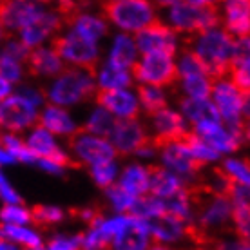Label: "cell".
I'll list each match as a JSON object with an SVG mask.
<instances>
[{
	"label": "cell",
	"instance_id": "cell-1",
	"mask_svg": "<svg viewBox=\"0 0 250 250\" xmlns=\"http://www.w3.org/2000/svg\"><path fill=\"white\" fill-rule=\"evenodd\" d=\"M156 7H167V24L176 33H183L192 38L196 35L219 27L223 22L221 9L216 2L207 0H178L160 2Z\"/></svg>",
	"mask_w": 250,
	"mask_h": 250
},
{
	"label": "cell",
	"instance_id": "cell-2",
	"mask_svg": "<svg viewBox=\"0 0 250 250\" xmlns=\"http://www.w3.org/2000/svg\"><path fill=\"white\" fill-rule=\"evenodd\" d=\"M187 47L198 57L212 80L227 78L234 62V37L221 25L196 35L187 42Z\"/></svg>",
	"mask_w": 250,
	"mask_h": 250
},
{
	"label": "cell",
	"instance_id": "cell-3",
	"mask_svg": "<svg viewBox=\"0 0 250 250\" xmlns=\"http://www.w3.org/2000/svg\"><path fill=\"white\" fill-rule=\"evenodd\" d=\"M96 93H98L96 73L76 67H67L62 75L51 80L45 89L49 104L63 109L85 104L91 98H96Z\"/></svg>",
	"mask_w": 250,
	"mask_h": 250
},
{
	"label": "cell",
	"instance_id": "cell-4",
	"mask_svg": "<svg viewBox=\"0 0 250 250\" xmlns=\"http://www.w3.org/2000/svg\"><path fill=\"white\" fill-rule=\"evenodd\" d=\"M100 7L109 24L127 35H138L158 20L156 6L147 0H111L100 4Z\"/></svg>",
	"mask_w": 250,
	"mask_h": 250
},
{
	"label": "cell",
	"instance_id": "cell-5",
	"mask_svg": "<svg viewBox=\"0 0 250 250\" xmlns=\"http://www.w3.org/2000/svg\"><path fill=\"white\" fill-rule=\"evenodd\" d=\"M53 47L57 49L63 62L73 65L76 69H85L91 73H96L100 67V45L98 42H91L87 38L75 35V33H65L53 38Z\"/></svg>",
	"mask_w": 250,
	"mask_h": 250
},
{
	"label": "cell",
	"instance_id": "cell-6",
	"mask_svg": "<svg viewBox=\"0 0 250 250\" xmlns=\"http://www.w3.org/2000/svg\"><path fill=\"white\" fill-rule=\"evenodd\" d=\"M134 80L142 85L167 87L178 82V60L167 53L142 55L132 69Z\"/></svg>",
	"mask_w": 250,
	"mask_h": 250
},
{
	"label": "cell",
	"instance_id": "cell-7",
	"mask_svg": "<svg viewBox=\"0 0 250 250\" xmlns=\"http://www.w3.org/2000/svg\"><path fill=\"white\" fill-rule=\"evenodd\" d=\"M69 154L71 158L80 165L85 167H94L105 162H114V158L118 156V152L111 144L109 138H100L89 134L83 129H80L78 134L69 140Z\"/></svg>",
	"mask_w": 250,
	"mask_h": 250
},
{
	"label": "cell",
	"instance_id": "cell-8",
	"mask_svg": "<svg viewBox=\"0 0 250 250\" xmlns=\"http://www.w3.org/2000/svg\"><path fill=\"white\" fill-rule=\"evenodd\" d=\"M160 160L165 169H169L170 172L178 174L182 180L188 183V185H198L200 180L201 169L205 167L198 158L192 154V150L188 149V145L185 144V140L182 142H172L160 147Z\"/></svg>",
	"mask_w": 250,
	"mask_h": 250
},
{
	"label": "cell",
	"instance_id": "cell-9",
	"mask_svg": "<svg viewBox=\"0 0 250 250\" xmlns=\"http://www.w3.org/2000/svg\"><path fill=\"white\" fill-rule=\"evenodd\" d=\"M243 96L245 93L230 78H221L214 82L212 102L218 107L223 124L229 127H245Z\"/></svg>",
	"mask_w": 250,
	"mask_h": 250
},
{
	"label": "cell",
	"instance_id": "cell-10",
	"mask_svg": "<svg viewBox=\"0 0 250 250\" xmlns=\"http://www.w3.org/2000/svg\"><path fill=\"white\" fill-rule=\"evenodd\" d=\"M47 11V6L42 2H29V0H9L2 2V11H0V20H2V29L4 37L19 35L24 27L31 25L35 20H38Z\"/></svg>",
	"mask_w": 250,
	"mask_h": 250
},
{
	"label": "cell",
	"instance_id": "cell-11",
	"mask_svg": "<svg viewBox=\"0 0 250 250\" xmlns=\"http://www.w3.org/2000/svg\"><path fill=\"white\" fill-rule=\"evenodd\" d=\"M38 118L40 113L35 105H31L27 100H24L22 96L17 93H13L9 98L2 100L0 105V122L2 127L7 132H24L27 129H33L38 125Z\"/></svg>",
	"mask_w": 250,
	"mask_h": 250
},
{
	"label": "cell",
	"instance_id": "cell-12",
	"mask_svg": "<svg viewBox=\"0 0 250 250\" xmlns=\"http://www.w3.org/2000/svg\"><path fill=\"white\" fill-rule=\"evenodd\" d=\"M140 55H150V53H167L176 57L180 40L178 33L169 24H163L162 20H156L147 29L134 35Z\"/></svg>",
	"mask_w": 250,
	"mask_h": 250
},
{
	"label": "cell",
	"instance_id": "cell-13",
	"mask_svg": "<svg viewBox=\"0 0 250 250\" xmlns=\"http://www.w3.org/2000/svg\"><path fill=\"white\" fill-rule=\"evenodd\" d=\"M111 144L120 156H136L140 149L152 142L145 125L140 120H118L111 134Z\"/></svg>",
	"mask_w": 250,
	"mask_h": 250
},
{
	"label": "cell",
	"instance_id": "cell-14",
	"mask_svg": "<svg viewBox=\"0 0 250 250\" xmlns=\"http://www.w3.org/2000/svg\"><path fill=\"white\" fill-rule=\"evenodd\" d=\"M150 129H152V142L156 147H163L172 142H182L188 136V122L183 118V114L176 109H163L150 118Z\"/></svg>",
	"mask_w": 250,
	"mask_h": 250
},
{
	"label": "cell",
	"instance_id": "cell-15",
	"mask_svg": "<svg viewBox=\"0 0 250 250\" xmlns=\"http://www.w3.org/2000/svg\"><path fill=\"white\" fill-rule=\"evenodd\" d=\"M25 145L29 147L33 154L38 158V160H47V162H55L58 165H62L65 169L73 167V169H78V163L71 158L69 152L60 147L57 144L55 136L51 134L47 129H44L42 125H37L33 127L27 138H25Z\"/></svg>",
	"mask_w": 250,
	"mask_h": 250
},
{
	"label": "cell",
	"instance_id": "cell-16",
	"mask_svg": "<svg viewBox=\"0 0 250 250\" xmlns=\"http://www.w3.org/2000/svg\"><path fill=\"white\" fill-rule=\"evenodd\" d=\"M65 24V20L62 19V15L55 9H47V11L40 17L38 20H35L31 25L24 27L22 31L19 33V38L24 42L29 49H38L44 45L45 40H49L51 37L57 38V33L60 31Z\"/></svg>",
	"mask_w": 250,
	"mask_h": 250
},
{
	"label": "cell",
	"instance_id": "cell-17",
	"mask_svg": "<svg viewBox=\"0 0 250 250\" xmlns=\"http://www.w3.org/2000/svg\"><path fill=\"white\" fill-rule=\"evenodd\" d=\"M243 129L245 127H229L225 124H210L192 129V131L198 132L207 144L218 150L219 154H232V152L239 150L241 144L245 142Z\"/></svg>",
	"mask_w": 250,
	"mask_h": 250
},
{
	"label": "cell",
	"instance_id": "cell-18",
	"mask_svg": "<svg viewBox=\"0 0 250 250\" xmlns=\"http://www.w3.org/2000/svg\"><path fill=\"white\" fill-rule=\"evenodd\" d=\"M96 104L107 109L116 120H136L140 113V100L138 94L131 89H118V91H100L96 93Z\"/></svg>",
	"mask_w": 250,
	"mask_h": 250
},
{
	"label": "cell",
	"instance_id": "cell-19",
	"mask_svg": "<svg viewBox=\"0 0 250 250\" xmlns=\"http://www.w3.org/2000/svg\"><path fill=\"white\" fill-rule=\"evenodd\" d=\"M150 227L145 219L127 214L125 225L116 234L111 250H149L150 245Z\"/></svg>",
	"mask_w": 250,
	"mask_h": 250
},
{
	"label": "cell",
	"instance_id": "cell-20",
	"mask_svg": "<svg viewBox=\"0 0 250 250\" xmlns=\"http://www.w3.org/2000/svg\"><path fill=\"white\" fill-rule=\"evenodd\" d=\"M25 67L27 73L35 78H51V80H55L65 71L63 60L53 45H42L38 49H33Z\"/></svg>",
	"mask_w": 250,
	"mask_h": 250
},
{
	"label": "cell",
	"instance_id": "cell-21",
	"mask_svg": "<svg viewBox=\"0 0 250 250\" xmlns=\"http://www.w3.org/2000/svg\"><path fill=\"white\" fill-rule=\"evenodd\" d=\"M38 125H42L44 129H47L53 136H62V138H67V140H71L75 134H78L82 129L67 109L53 105V104H47L40 111Z\"/></svg>",
	"mask_w": 250,
	"mask_h": 250
},
{
	"label": "cell",
	"instance_id": "cell-22",
	"mask_svg": "<svg viewBox=\"0 0 250 250\" xmlns=\"http://www.w3.org/2000/svg\"><path fill=\"white\" fill-rule=\"evenodd\" d=\"M180 113L194 129L210 124H223V118L212 98H182Z\"/></svg>",
	"mask_w": 250,
	"mask_h": 250
},
{
	"label": "cell",
	"instance_id": "cell-23",
	"mask_svg": "<svg viewBox=\"0 0 250 250\" xmlns=\"http://www.w3.org/2000/svg\"><path fill=\"white\" fill-rule=\"evenodd\" d=\"M190 187L185 180H182L178 174L170 172L163 165H152L150 167V196L158 200H172L176 196L183 194Z\"/></svg>",
	"mask_w": 250,
	"mask_h": 250
},
{
	"label": "cell",
	"instance_id": "cell-24",
	"mask_svg": "<svg viewBox=\"0 0 250 250\" xmlns=\"http://www.w3.org/2000/svg\"><path fill=\"white\" fill-rule=\"evenodd\" d=\"M223 29L234 38L250 37V0H230L221 4Z\"/></svg>",
	"mask_w": 250,
	"mask_h": 250
},
{
	"label": "cell",
	"instance_id": "cell-25",
	"mask_svg": "<svg viewBox=\"0 0 250 250\" xmlns=\"http://www.w3.org/2000/svg\"><path fill=\"white\" fill-rule=\"evenodd\" d=\"M138 45L134 37L127 35V33H118L114 35L113 42L109 45V53H107L105 62L113 67L125 69V71H132L134 65L138 63Z\"/></svg>",
	"mask_w": 250,
	"mask_h": 250
},
{
	"label": "cell",
	"instance_id": "cell-26",
	"mask_svg": "<svg viewBox=\"0 0 250 250\" xmlns=\"http://www.w3.org/2000/svg\"><path fill=\"white\" fill-rule=\"evenodd\" d=\"M67 25L71 27V33L80 35L91 42H98L109 33V20L104 15H96L93 11H83V9H78L75 17L67 22Z\"/></svg>",
	"mask_w": 250,
	"mask_h": 250
},
{
	"label": "cell",
	"instance_id": "cell-27",
	"mask_svg": "<svg viewBox=\"0 0 250 250\" xmlns=\"http://www.w3.org/2000/svg\"><path fill=\"white\" fill-rule=\"evenodd\" d=\"M118 185L132 198H144L150 192V167L144 163H129L120 172Z\"/></svg>",
	"mask_w": 250,
	"mask_h": 250
},
{
	"label": "cell",
	"instance_id": "cell-28",
	"mask_svg": "<svg viewBox=\"0 0 250 250\" xmlns=\"http://www.w3.org/2000/svg\"><path fill=\"white\" fill-rule=\"evenodd\" d=\"M150 227V236L154 239V243L167 245V243H178L180 239L187 238L188 225L183 221L172 218L169 214H165L162 218L150 219L147 221Z\"/></svg>",
	"mask_w": 250,
	"mask_h": 250
},
{
	"label": "cell",
	"instance_id": "cell-29",
	"mask_svg": "<svg viewBox=\"0 0 250 250\" xmlns=\"http://www.w3.org/2000/svg\"><path fill=\"white\" fill-rule=\"evenodd\" d=\"M134 75L132 71H125L109 65L104 62L96 71V83L100 91H118V89H131Z\"/></svg>",
	"mask_w": 250,
	"mask_h": 250
},
{
	"label": "cell",
	"instance_id": "cell-30",
	"mask_svg": "<svg viewBox=\"0 0 250 250\" xmlns=\"http://www.w3.org/2000/svg\"><path fill=\"white\" fill-rule=\"evenodd\" d=\"M178 82L185 98H210L216 80H212L207 73H192L180 76Z\"/></svg>",
	"mask_w": 250,
	"mask_h": 250
},
{
	"label": "cell",
	"instance_id": "cell-31",
	"mask_svg": "<svg viewBox=\"0 0 250 250\" xmlns=\"http://www.w3.org/2000/svg\"><path fill=\"white\" fill-rule=\"evenodd\" d=\"M116 122H118V120L114 118L107 109L96 105L93 111L87 114L85 122L82 124V129H83L85 132H89V134H94V136L111 138Z\"/></svg>",
	"mask_w": 250,
	"mask_h": 250
},
{
	"label": "cell",
	"instance_id": "cell-32",
	"mask_svg": "<svg viewBox=\"0 0 250 250\" xmlns=\"http://www.w3.org/2000/svg\"><path fill=\"white\" fill-rule=\"evenodd\" d=\"M138 100H140V105L145 113L149 114L150 118L156 113L167 109V94L162 87H154V85H142L138 83L136 87Z\"/></svg>",
	"mask_w": 250,
	"mask_h": 250
},
{
	"label": "cell",
	"instance_id": "cell-33",
	"mask_svg": "<svg viewBox=\"0 0 250 250\" xmlns=\"http://www.w3.org/2000/svg\"><path fill=\"white\" fill-rule=\"evenodd\" d=\"M2 239L20 245L22 249H44L42 236L37 230H33L31 227L2 225Z\"/></svg>",
	"mask_w": 250,
	"mask_h": 250
},
{
	"label": "cell",
	"instance_id": "cell-34",
	"mask_svg": "<svg viewBox=\"0 0 250 250\" xmlns=\"http://www.w3.org/2000/svg\"><path fill=\"white\" fill-rule=\"evenodd\" d=\"M219 169L223 170V174L236 185H245L250 187V160L249 158H236L227 156Z\"/></svg>",
	"mask_w": 250,
	"mask_h": 250
},
{
	"label": "cell",
	"instance_id": "cell-35",
	"mask_svg": "<svg viewBox=\"0 0 250 250\" xmlns=\"http://www.w3.org/2000/svg\"><path fill=\"white\" fill-rule=\"evenodd\" d=\"M2 150L9 152L19 163H25V165H37L38 158L33 154L29 147L25 145V142L22 138H19L13 132H6L2 136Z\"/></svg>",
	"mask_w": 250,
	"mask_h": 250
},
{
	"label": "cell",
	"instance_id": "cell-36",
	"mask_svg": "<svg viewBox=\"0 0 250 250\" xmlns=\"http://www.w3.org/2000/svg\"><path fill=\"white\" fill-rule=\"evenodd\" d=\"M165 201L158 200L154 196H144V198H138L136 205L132 208L131 216H136L140 219H145V221H150V219H156L165 216Z\"/></svg>",
	"mask_w": 250,
	"mask_h": 250
},
{
	"label": "cell",
	"instance_id": "cell-37",
	"mask_svg": "<svg viewBox=\"0 0 250 250\" xmlns=\"http://www.w3.org/2000/svg\"><path fill=\"white\" fill-rule=\"evenodd\" d=\"M185 144L188 145V149L192 150V154L198 158L203 165L216 163V162H219V160H221V154H219L214 147H210V145L207 144L205 140H203L198 132H194V131L188 132V136L185 138Z\"/></svg>",
	"mask_w": 250,
	"mask_h": 250
},
{
	"label": "cell",
	"instance_id": "cell-38",
	"mask_svg": "<svg viewBox=\"0 0 250 250\" xmlns=\"http://www.w3.org/2000/svg\"><path fill=\"white\" fill-rule=\"evenodd\" d=\"M89 174H91L93 182L98 187L107 190V188H111L113 185L118 183V178H120L118 163L114 160V162H105V163H100V165H94V167L89 169Z\"/></svg>",
	"mask_w": 250,
	"mask_h": 250
},
{
	"label": "cell",
	"instance_id": "cell-39",
	"mask_svg": "<svg viewBox=\"0 0 250 250\" xmlns=\"http://www.w3.org/2000/svg\"><path fill=\"white\" fill-rule=\"evenodd\" d=\"M105 196H107V201H109L111 208H113L116 214H122V216L131 214L134 205H136V198H132L129 192H125L118 183L113 185L111 188H107Z\"/></svg>",
	"mask_w": 250,
	"mask_h": 250
},
{
	"label": "cell",
	"instance_id": "cell-40",
	"mask_svg": "<svg viewBox=\"0 0 250 250\" xmlns=\"http://www.w3.org/2000/svg\"><path fill=\"white\" fill-rule=\"evenodd\" d=\"M31 214L33 223L38 227H44V229L58 225V223H62L63 219H65V212L60 207L55 205H35L31 208Z\"/></svg>",
	"mask_w": 250,
	"mask_h": 250
},
{
	"label": "cell",
	"instance_id": "cell-41",
	"mask_svg": "<svg viewBox=\"0 0 250 250\" xmlns=\"http://www.w3.org/2000/svg\"><path fill=\"white\" fill-rule=\"evenodd\" d=\"M0 218H2V225L27 227V223L33 221V214L24 205H4Z\"/></svg>",
	"mask_w": 250,
	"mask_h": 250
},
{
	"label": "cell",
	"instance_id": "cell-42",
	"mask_svg": "<svg viewBox=\"0 0 250 250\" xmlns=\"http://www.w3.org/2000/svg\"><path fill=\"white\" fill-rule=\"evenodd\" d=\"M232 232L238 239L250 243V207H234Z\"/></svg>",
	"mask_w": 250,
	"mask_h": 250
},
{
	"label": "cell",
	"instance_id": "cell-43",
	"mask_svg": "<svg viewBox=\"0 0 250 250\" xmlns=\"http://www.w3.org/2000/svg\"><path fill=\"white\" fill-rule=\"evenodd\" d=\"M29 55H31V49L20 40L19 37H6L4 40V47H2V57L11 58L19 63H27L29 60Z\"/></svg>",
	"mask_w": 250,
	"mask_h": 250
},
{
	"label": "cell",
	"instance_id": "cell-44",
	"mask_svg": "<svg viewBox=\"0 0 250 250\" xmlns=\"http://www.w3.org/2000/svg\"><path fill=\"white\" fill-rule=\"evenodd\" d=\"M83 249V232L78 234H57L47 241L45 250H82Z\"/></svg>",
	"mask_w": 250,
	"mask_h": 250
},
{
	"label": "cell",
	"instance_id": "cell-45",
	"mask_svg": "<svg viewBox=\"0 0 250 250\" xmlns=\"http://www.w3.org/2000/svg\"><path fill=\"white\" fill-rule=\"evenodd\" d=\"M0 80L9 82V83H19L24 78V63H19L11 58H0Z\"/></svg>",
	"mask_w": 250,
	"mask_h": 250
},
{
	"label": "cell",
	"instance_id": "cell-46",
	"mask_svg": "<svg viewBox=\"0 0 250 250\" xmlns=\"http://www.w3.org/2000/svg\"><path fill=\"white\" fill-rule=\"evenodd\" d=\"M229 78H230L243 93H250V60L232 63Z\"/></svg>",
	"mask_w": 250,
	"mask_h": 250
},
{
	"label": "cell",
	"instance_id": "cell-47",
	"mask_svg": "<svg viewBox=\"0 0 250 250\" xmlns=\"http://www.w3.org/2000/svg\"><path fill=\"white\" fill-rule=\"evenodd\" d=\"M73 214L80 219L83 225H87L89 229H91V227L100 225L102 221H105V216H104L102 208H98V207H83V208L75 210Z\"/></svg>",
	"mask_w": 250,
	"mask_h": 250
},
{
	"label": "cell",
	"instance_id": "cell-48",
	"mask_svg": "<svg viewBox=\"0 0 250 250\" xmlns=\"http://www.w3.org/2000/svg\"><path fill=\"white\" fill-rule=\"evenodd\" d=\"M15 93L19 94V96H22L24 100H27L31 105H35L38 109V107H42L44 109V102H45V93L42 91V89H38V87H35V85H27V83H24V85H20Z\"/></svg>",
	"mask_w": 250,
	"mask_h": 250
},
{
	"label": "cell",
	"instance_id": "cell-49",
	"mask_svg": "<svg viewBox=\"0 0 250 250\" xmlns=\"http://www.w3.org/2000/svg\"><path fill=\"white\" fill-rule=\"evenodd\" d=\"M0 196L6 205H22V198L20 194L13 188L11 182L6 178V174L0 176Z\"/></svg>",
	"mask_w": 250,
	"mask_h": 250
},
{
	"label": "cell",
	"instance_id": "cell-50",
	"mask_svg": "<svg viewBox=\"0 0 250 250\" xmlns=\"http://www.w3.org/2000/svg\"><path fill=\"white\" fill-rule=\"evenodd\" d=\"M245 60H250V37L234 38V62Z\"/></svg>",
	"mask_w": 250,
	"mask_h": 250
},
{
	"label": "cell",
	"instance_id": "cell-51",
	"mask_svg": "<svg viewBox=\"0 0 250 250\" xmlns=\"http://www.w3.org/2000/svg\"><path fill=\"white\" fill-rule=\"evenodd\" d=\"M37 167L40 170H44V172L53 174V176H63L65 170H67L65 167H62V165H58V163H55V162H47V160H38Z\"/></svg>",
	"mask_w": 250,
	"mask_h": 250
},
{
	"label": "cell",
	"instance_id": "cell-52",
	"mask_svg": "<svg viewBox=\"0 0 250 250\" xmlns=\"http://www.w3.org/2000/svg\"><path fill=\"white\" fill-rule=\"evenodd\" d=\"M243 120L250 122V93H245L243 96Z\"/></svg>",
	"mask_w": 250,
	"mask_h": 250
},
{
	"label": "cell",
	"instance_id": "cell-53",
	"mask_svg": "<svg viewBox=\"0 0 250 250\" xmlns=\"http://www.w3.org/2000/svg\"><path fill=\"white\" fill-rule=\"evenodd\" d=\"M0 160H2V165H11V163H19L15 158L9 154V152H6V150H2V154H0Z\"/></svg>",
	"mask_w": 250,
	"mask_h": 250
},
{
	"label": "cell",
	"instance_id": "cell-54",
	"mask_svg": "<svg viewBox=\"0 0 250 250\" xmlns=\"http://www.w3.org/2000/svg\"><path fill=\"white\" fill-rule=\"evenodd\" d=\"M0 250H20L19 245L11 243V241H6V239H2V243H0Z\"/></svg>",
	"mask_w": 250,
	"mask_h": 250
},
{
	"label": "cell",
	"instance_id": "cell-55",
	"mask_svg": "<svg viewBox=\"0 0 250 250\" xmlns=\"http://www.w3.org/2000/svg\"><path fill=\"white\" fill-rule=\"evenodd\" d=\"M243 136H245V142H249V144H250V122H245Z\"/></svg>",
	"mask_w": 250,
	"mask_h": 250
},
{
	"label": "cell",
	"instance_id": "cell-56",
	"mask_svg": "<svg viewBox=\"0 0 250 250\" xmlns=\"http://www.w3.org/2000/svg\"><path fill=\"white\" fill-rule=\"evenodd\" d=\"M149 250H174V249H170V247H167V245H160V243H154L152 247H150Z\"/></svg>",
	"mask_w": 250,
	"mask_h": 250
},
{
	"label": "cell",
	"instance_id": "cell-57",
	"mask_svg": "<svg viewBox=\"0 0 250 250\" xmlns=\"http://www.w3.org/2000/svg\"><path fill=\"white\" fill-rule=\"evenodd\" d=\"M243 250H250V243H245L243 241Z\"/></svg>",
	"mask_w": 250,
	"mask_h": 250
},
{
	"label": "cell",
	"instance_id": "cell-58",
	"mask_svg": "<svg viewBox=\"0 0 250 250\" xmlns=\"http://www.w3.org/2000/svg\"><path fill=\"white\" fill-rule=\"evenodd\" d=\"M196 250H207V249H196Z\"/></svg>",
	"mask_w": 250,
	"mask_h": 250
}]
</instances>
